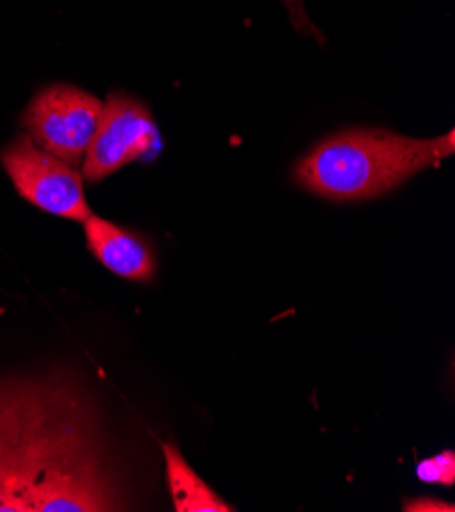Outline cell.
<instances>
[{
  "label": "cell",
  "instance_id": "6da1fadb",
  "mask_svg": "<svg viewBox=\"0 0 455 512\" xmlns=\"http://www.w3.org/2000/svg\"><path fill=\"white\" fill-rule=\"evenodd\" d=\"M125 510L98 417L62 380L0 384V512Z\"/></svg>",
  "mask_w": 455,
  "mask_h": 512
},
{
  "label": "cell",
  "instance_id": "7a4b0ae2",
  "mask_svg": "<svg viewBox=\"0 0 455 512\" xmlns=\"http://www.w3.org/2000/svg\"><path fill=\"white\" fill-rule=\"evenodd\" d=\"M453 131L413 139L384 129H349L317 143L294 168L298 186L333 200L360 202L392 192L451 156Z\"/></svg>",
  "mask_w": 455,
  "mask_h": 512
},
{
  "label": "cell",
  "instance_id": "3957f363",
  "mask_svg": "<svg viewBox=\"0 0 455 512\" xmlns=\"http://www.w3.org/2000/svg\"><path fill=\"white\" fill-rule=\"evenodd\" d=\"M103 100L70 84L39 90L23 113L21 125L41 149L80 166L96 135Z\"/></svg>",
  "mask_w": 455,
  "mask_h": 512
},
{
  "label": "cell",
  "instance_id": "277c9868",
  "mask_svg": "<svg viewBox=\"0 0 455 512\" xmlns=\"http://www.w3.org/2000/svg\"><path fill=\"white\" fill-rule=\"evenodd\" d=\"M0 164L15 190L47 215L84 223L92 209L84 194V178L68 162L19 135L0 151Z\"/></svg>",
  "mask_w": 455,
  "mask_h": 512
},
{
  "label": "cell",
  "instance_id": "5b68a950",
  "mask_svg": "<svg viewBox=\"0 0 455 512\" xmlns=\"http://www.w3.org/2000/svg\"><path fill=\"white\" fill-rule=\"evenodd\" d=\"M160 145L158 125L141 100L113 92L103 102L96 135L82 160V178L100 182Z\"/></svg>",
  "mask_w": 455,
  "mask_h": 512
},
{
  "label": "cell",
  "instance_id": "8992f818",
  "mask_svg": "<svg viewBox=\"0 0 455 512\" xmlns=\"http://www.w3.org/2000/svg\"><path fill=\"white\" fill-rule=\"evenodd\" d=\"M84 231L88 249L107 270L133 282L154 278L156 253L143 235L94 215L84 221Z\"/></svg>",
  "mask_w": 455,
  "mask_h": 512
},
{
  "label": "cell",
  "instance_id": "52a82bcc",
  "mask_svg": "<svg viewBox=\"0 0 455 512\" xmlns=\"http://www.w3.org/2000/svg\"><path fill=\"white\" fill-rule=\"evenodd\" d=\"M164 457L168 482L178 512H231L235 510L223 498H219L202 478L186 464L184 455L176 445L164 443Z\"/></svg>",
  "mask_w": 455,
  "mask_h": 512
},
{
  "label": "cell",
  "instance_id": "ba28073f",
  "mask_svg": "<svg viewBox=\"0 0 455 512\" xmlns=\"http://www.w3.org/2000/svg\"><path fill=\"white\" fill-rule=\"evenodd\" d=\"M417 476L427 484H445L451 486L455 482V453L443 451L439 455L427 457L417 466Z\"/></svg>",
  "mask_w": 455,
  "mask_h": 512
},
{
  "label": "cell",
  "instance_id": "9c48e42d",
  "mask_svg": "<svg viewBox=\"0 0 455 512\" xmlns=\"http://www.w3.org/2000/svg\"><path fill=\"white\" fill-rule=\"evenodd\" d=\"M402 510L409 512H453V504L443 502V500H435V498H415V500H407L404 502Z\"/></svg>",
  "mask_w": 455,
  "mask_h": 512
}]
</instances>
